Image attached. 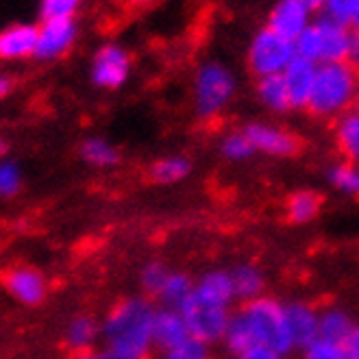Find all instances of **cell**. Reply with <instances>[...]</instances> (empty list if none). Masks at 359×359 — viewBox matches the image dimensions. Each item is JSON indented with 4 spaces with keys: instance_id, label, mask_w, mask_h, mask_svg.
<instances>
[{
    "instance_id": "6da1fadb",
    "label": "cell",
    "mask_w": 359,
    "mask_h": 359,
    "mask_svg": "<svg viewBox=\"0 0 359 359\" xmlns=\"http://www.w3.org/2000/svg\"><path fill=\"white\" fill-rule=\"evenodd\" d=\"M157 307L146 297L118 301L100 323V340L118 359H151L155 348L153 323Z\"/></svg>"
},
{
    "instance_id": "7a4b0ae2",
    "label": "cell",
    "mask_w": 359,
    "mask_h": 359,
    "mask_svg": "<svg viewBox=\"0 0 359 359\" xmlns=\"http://www.w3.org/2000/svg\"><path fill=\"white\" fill-rule=\"evenodd\" d=\"M359 72L346 61L323 63L316 70L313 90L307 102V111L320 120H337L355 109Z\"/></svg>"
},
{
    "instance_id": "3957f363",
    "label": "cell",
    "mask_w": 359,
    "mask_h": 359,
    "mask_svg": "<svg viewBox=\"0 0 359 359\" xmlns=\"http://www.w3.org/2000/svg\"><path fill=\"white\" fill-rule=\"evenodd\" d=\"M240 81L224 61H203L192 76V109L198 120H218L236 100Z\"/></svg>"
},
{
    "instance_id": "277c9868",
    "label": "cell",
    "mask_w": 359,
    "mask_h": 359,
    "mask_svg": "<svg viewBox=\"0 0 359 359\" xmlns=\"http://www.w3.org/2000/svg\"><path fill=\"white\" fill-rule=\"evenodd\" d=\"M238 309L246 318L255 344L270 346L283 355H290L297 348L292 340L290 327H287V318H285V303L264 294V297L255 301L242 303V307Z\"/></svg>"
},
{
    "instance_id": "5b68a950",
    "label": "cell",
    "mask_w": 359,
    "mask_h": 359,
    "mask_svg": "<svg viewBox=\"0 0 359 359\" xmlns=\"http://www.w3.org/2000/svg\"><path fill=\"white\" fill-rule=\"evenodd\" d=\"M351 29L323 13L313 18L309 29L294 41V46H297L299 57L313 61L316 66L346 61L351 48Z\"/></svg>"
},
{
    "instance_id": "8992f818",
    "label": "cell",
    "mask_w": 359,
    "mask_h": 359,
    "mask_svg": "<svg viewBox=\"0 0 359 359\" xmlns=\"http://www.w3.org/2000/svg\"><path fill=\"white\" fill-rule=\"evenodd\" d=\"M297 59L294 41L277 35L268 27L259 29L246 46V68L255 79L279 76Z\"/></svg>"
},
{
    "instance_id": "52a82bcc",
    "label": "cell",
    "mask_w": 359,
    "mask_h": 359,
    "mask_svg": "<svg viewBox=\"0 0 359 359\" xmlns=\"http://www.w3.org/2000/svg\"><path fill=\"white\" fill-rule=\"evenodd\" d=\"M133 57L118 41H104L100 44L90 61V81L92 86L104 92L122 90L131 79Z\"/></svg>"
},
{
    "instance_id": "ba28073f",
    "label": "cell",
    "mask_w": 359,
    "mask_h": 359,
    "mask_svg": "<svg viewBox=\"0 0 359 359\" xmlns=\"http://www.w3.org/2000/svg\"><path fill=\"white\" fill-rule=\"evenodd\" d=\"M181 313L185 318L189 335L196 337V340H201L209 346L220 344L224 340L229 318H231V309L214 307V305L203 303V301L192 297L181 307Z\"/></svg>"
},
{
    "instance_id": "9c48e42d",
    "label": "cell",
    "mask_w": 359,
    "mask_h": 359,
    "mask_svg": "<svg viewBox=\"0 0 359 359\" xmlns=\"http://www.w3.org/2000/svg\"><path fill=\"white\" fill-rule=\"evenodd\" d=\"M244 133L248 135L255 153L264 157L287 159L301 151V140L297 137V133H292L281 124L255 120L244 126Z\"/></svg>"
},
{
    "instance_id": "30bf717a",
    "label": "cell",
    "mask_w": 359,
    "mask_h": 359,
    "mask_svg": "<svg viewBox=\"0 0 359 359\" xmlns=\"http://www.w3.org/2000/svg\"><path fill=\"white\" fill-rule=\"evenodd\" d=\"M79 39V25L74 18H50L37 25V61H57L66 57Z\"/></svg>"
},
{
    "instance_id": "8fae6325",
    "label": "cell",
    "mask_w": 359,
    "mask_h": 359,
    "mask_svg": "<svg viewBox=\"0 0 359 359\" xmlns=\"http://www.w3.org/2000/svg\"><path fill=\"white\" fill-rule=\"evenodd\" d=\"M3 287L15 303L25 307H37L48 297V279L33 266H11L3 274Z\"/></svg>"
},
{
    "instance_id": "7c38bea8",
    "label": "cell",
    "mask_w": 359,
    "mask_h": 359,
    "mask_svg": "<svg viewBox=\"0 0 359 359\" xmlns=\"http://www.w3.org/2000/svg\"><path fill=\"white\" fill-rule=\"evenodd\" d=\"M311 22L313 11L301 0H274L268 11L266 27L290 41H297Z\"/></svg>"
},
{
    "instance_id": "4fadbf2b",
    "label": "cell",
    "mask_w": 359,
    "mask_h": 359,
    "mask_svg": "<svg viewBox=\"0 0 359 359\" xmlns=\"http://www.w3.org/2000/svg\"><path fill=\"white\" fill-rule=\"evenodd\" d=\"M194 299L209 303L214 307L231 309L233 303L238 301L231 272L222 270V268H211V270L203 272L194 281Z\"/></svg>"
},
{
    "instance_id": "5bb4252c",
    "label": "cell",
    "mask_w": 359,
    "mask_h": 359,
    "mask_svg": "<svg viewBox=\"0 0 359 359\" xmlns=\"http://www.w3.org/2000/svg\"><path fill=\"white\" fill-rule=\"evenodd\" d=\"M285 318L297 348H305L320 337V309H316L307 301L285 303Z\"/></svg>"
},
{
    "instance_id": "9a60e30c",
    "label": "cell",
    "mask_w": 359,
    "mask_h": 359,
    "mask_svg": "<svg viewBox=\"0 0 359 359\" xmlns=\"http://www.w3.org/2000/svg\"><path fill=\"white\" fill-rule=\"evenodd\" d=\"M316 70H318V66H316L313 61L297 55V59H294L281 74L287 88V94H290L292 109H307V102L313 90V81H316Z\"/></svg>"
},
{
    "instance_id": "2e32d148",
    "label": "cell",
    "mask_w": 359,
    "mask_h": 359,
    "mask_svg": "<svg viewBox=\"0 0 359 359\" xmlns=\"http://www.w3.org/2000/svg\"><path fill=\"white\" fill-rule=\"evenodd\" d=\"M37 48V25H11L0 31V59L22 61L35 57Z\"/></svg>"
},
{
    "instance_id": "e0dca14e",
    "label": "cell",
    "mask_w": 359,
    "mask_h": 359,
    "mask_svg": "<svg viewBox=\"0 0 359 359\" xmlns=\"http://www.w3.org/2000/svg\"><path fill=\"white\" fill-rule=\"evenodd\" d=\"M189 337L187 325L181 309H172V307H157L155 311V323H153V340H155V348L168 351L177 344H181L183 340Z\"/></svg>"
},
{
    "instance_id": "ac0fdd59",
    "label": "cell",
    "mask_w": 359,
    "mask_h": 359,
    "mask_svg": "<svg viewBox=\"0 0 359 359\" xmlns=\"http://www.w3.org/2000/svg\"><path fill=\"white\" fill-rule=\"evenodd\" d=\"M98 340H100V323L88 313L74 316V318L68 320L66 329H63V344L74 355L94 351Z\"/></svg>"
},
{
    "instance_id": "d6986e66",
    "label": "cell",
    "mask_w": 359,
    "mask_h": 359,
    "mask_svg": "<svg viewBox=\"0 0 359 359\" xmlns=\"http://www.w3.org/2000/svg\"><path fill=\"white\" fill-rule=\"evenodd\" d=\"M323 211V196L313 189H297L283 203V216L294 226L311 224Z\"/></svg>"
},
{
    "instance_id": "ffe728a7",
    "label": "cell",
    "mask_w": 359,
    "mask_h": 359,
    "mask_svg": "<svg viewBox=\"0 0 359 359\" xmlns=\"http://www.w3.org/2000/svg\"><path fill=\"white\" fill-rule=\"evenodd\" d=\"M229 272H231V279H233L238 301L248 303V301H255V299L264 297L266 274L255 262H242L231 268Z\"/></svg>"
},
{
    "instance_id": "44dd1931",
    "label": "cell",
    "mask_w": 359,
    "mask_h": 359,
    "mask_svg": "<svg viewBox=\"0 0 359 359\" xmlns=\"http://www.w3.org/2000/svg\"><path fill=\"white\" fill-rule=\"evenodd\" d=\"M333 142L335 149L346 161L359 163V111L351 109L333 120Z\"/></svg>"
},
{
    "instance_id": "7402d4cb",
    "label": "cell",
    "mask_w": 359,
    "mask_h": 359,
    "mask_svg": "<svg viewBox=\"0 0 359 359\" xmlns=\"http://www.w3.org/2000/svg\"><path fill=\"white\" fill-rule=\"evenodd\" d=\"M79 155L88 165L98 168V170H109V168L120 163L118 146L100 135H92V137L83 140L79 146Z\"/></svg>"
},
{
    "instance_id": "603a6c76",
    "label": "cell",
    "mask_w": 359,
    "mask_h": 359,
    "mask_svg": "<svg viewBox=\"0 0 359 359\" xmlns=\"http://www.w3.org/2000/svg\"><path fill=\"white\" fill-rule=\"evenodd\" d=\"M255 96L259 100V104L270 111V114H287L292 111V102H290V94L283 83V76H266V79H257L255 86Z\"/></svg>"
},
{
    "instance_id": "cb8c5ba5",
    "label": "cell",
    "mask_w": 359,
    "mask_h": 359,
    "mask_svg": "<svg viewBox=\"0 0 359 359\" xmlns=\"http://www.w3.org/2000/svg\"><path fill=\"white\" fill-rule=\"evenodd\" d=\"M355 325L357 323L344 307L329 305L320 309V337H325V340L344 344L351 331L355 329Z\"/></svg>"
},
{
    "instance_id": "d4e9b609",
    "label": "cell",
    "mask_w": 359,
    "mask_h": 359,
    "mask_svg": "<svg viewBox=\"0 0 359 359\" xmlns=\"http://www.w3.org/2000/svg\"><path fill=\"white\" fill-rule=\"evenodd\" d=\"M192 297H194V279L179 270H170L161 292L157 294L161 307H172V309H181Z\"/></svg>"
},
{
    "instance_id": "484cf974",
    "label": "cell",
    "mask_w": 359,
    "mask_h": 359,
    "mask_svg": "<svg viewBox=\"0 0 359 359\" xmlns=\"http://www.w3.org/2000/svg\"><path fill=\"white\" fill-rule=\"evenodd\" d=\"M192 172V161H189L185 155H165L159 157L153 165H151V179L157 185H175L181 183L183 179L189 177Z\"/></svg>"
},
{
    "instance_id": "4316f807",
    "label": "cell",
    "mask_w": 359,
    "mask_h": 359,
    "mask_svg": "<svg viewBox=\"0 0 359 359\" xmlns=\"http://www.w3.org/2000/svg\"><path fill=\"white\" fill-rule=\"evenodd\" d=\"M327 179L335 192L348 198H359V163L357 161H337L329 168Z\"/></svg>"
},
{
    "instance_id": "83f0119b",
    "label": "cell",
    "mask_w": 359,
    "mask_h": 359,
    "mask_svg": "<svg viewBox=\"0 0 359 359\" xmlns=\"http://www.w3.org/2000/svg\"><path fill=\"white\" fill-rule=\"evenodd\" d=\"M222 344L229 351V355H233V357H240L244 351H248L250 346H255V340H252V333L248 329V323H246V318L242 316L240 309L231 311L229 327H226Z\"/></svg>"
},
{
    "instance_id": "f1b7e54d",
    "label": "cell",
    "mask_w": 359,
    "mask_h": 359,
    "mask_svg": "<svg viewBox=\"0 0 359 359\" xmlns=\"http://www.w3.org/2000/svg\"><path fill=\"white\" fill-rule=\"evenodd\" d=\"M220 153L224 159L233 161V163H242L248 161L250 157H255V149L248 140V135L244 133V129L238 131H229L222 140H220Z\"/></svg>"
},
{
    "instance_id": "f546056e",
    "label": "cell",
    "mask_w": 359,
    "mask_h": 359,
    "mask_svg": "<svg viewBox=\"0 0 359 359\" xmlns=\"http://www.w3.org/2000/svg\"><path fill=\"white\" fill-rule=\"evenodd\" d=\"M323 13L346 29H359V0H327Z\"/></svg>"
},
{
    "instance_id": "4dcf8cb0",
    "label": "cell",
    "mask_w": 359,
    "mask_h": 359,
    "mask_svg": "<svg viewBox=\"0 0 359 359\" xmlns=\"http://www.w3.org/2000/svg\"><path fill=\"white\" fill-rule=\"evenodd\" d=\"M22 168L13 159H0V198L9 201L22 192Z\"/></svg>"
},
{
    "instance_id": "1f68e13d",
    "label": "cell",
    "mask_w": 359,
    "mask_h": 359,
    "mask_svg": "<svg viewBox=\"0 0 359 359\" xmlns=\"http://www.w3.org/2000/svg\"><path fill=\"white\" fill-rule=\"evenodd\" d=\"M159 359H214V355H211L209 344H205V342L189 335L187 340H183L181 344L168 348V351H161Z\"/></svg>"
},
{
    "instance_id": "d6a6232c",
    "label": "cell",
    "mask_w": 359,
    "mask_h": 359,
    "mask_svg": "<svg viewBox=\"0 0 359 359\" xmlns=\"http://www.w3.org/2000/svg\"><path fill=\"white\" fill-rule=\"evenodd\" d=\"M168 274H170V268H168L163 262H149L140 270V285L146 294L157 297L168 279Z\"/></svg>"
},
{
    "instance_id": "836d02e7",
    "label": "cell",
    "mask_w": 359,
    "mask_h": 359,
    "mask_svg": "<svg viewBox=\"0 0 359 359\" xmlns=\"http://www.w3.org/2000/svg\"><path fill=\"white\" fill-rule=\"evenodd\" d=\"M301 359H348V355L342 342L318 337V340H313L311 344L301 348Z\"/></svg>"
},
{
    "instance_id": "e575fe53",
    "label": "cell",
    "mask_w": 359,
    "mask_h": 359,
    "mask_svg": "<svg viewBox=\"0 0 359 359\" xmlns=\"http://www.w3.org/2000/svg\"><path fill=\"white\" fill-rule=\"evenodd\" d=\"M81 7V0H39L41 20L50 18H74Z\"/></svg>"
},
{
    "instance_id": "d590c367",
    "label": "cell",
    "mask_w": 359,
    "mask_h": 359,
    "mask_svg": "<svg viewBox=\"0 0 359 359\" xmlns=\"http://www.w3.org/2000/svg\"><path fill=\"white\" fill-rule=\"evenodd\" d=\"M287 355L279 353V351H274L270 346H264V344H255V346H250L248 351H244L238 359H285Z\"/></svg>"
},
{
    "instance_id": "8d00e7d4",
    "label": "cell",
    "mask_w": 359,
    "mask_h": 359,
    "mask_svg": "<svg viewBox=\"0 0 359 359\" xmlns=\"http://www.w3.org/2000/svg\"><path fill=\"white\" fill-rule=\"evenodd\" d=\"M346 63L359 72V29H355L351 33V48H348V57H346Z\"/></svg>"
},
{
    "instance_id": "74e56055",
    "label": "cell",
    "mask_w": 359,
    "mask_h": 359,
    "mask_svg": "<svg viewBox=\"0 0 359 359\" xmlns=\"http://www.w3.org/2000/svg\"><path fill=\"white\" fill-rule=\"evenodd\" d=\"M344 348H346L348 359H359V323L355 325V329H353L351 335L346 337Z\"/></svg>"
},
{
    "instance_id": "f35d334b",
    "label": "cell",
    "mask_w": 359,
    "mask_h": 359,
    "mask_svg": "<svg viewBox=\"0 0 359 359\" xmlns=\"http://www.w3.org/2000/svg\"><path fill=\"white\" fill-rule=\"evenodd\" d=\"M72 359H118V357L114 353H109L107 348H94V351H88V353H79Z\"/></svg>"
},
{
    "instance_id": "ab89813d",
    "label": "cell",
    "mask_w": 359,
    "mask_h": 359,
    "mask_svg": "<svg viewBox=\"0 0 359 359\" xmlns=\"http://www.w3.org/2000/svg\"><path fill=\"white\" fill-rule=\"evenodd\" d=\"M13 92V79L5 72H0V100L7 98Z\"/></svg>"
},
{
    "instance_id": "60d3db41",
    "label": "cell",
    "mask_w": 359,
    "mask_h": 359,
    "mask_svg": "<svg viewBox=\"0 0 359 359\" xmlns=\"http://www.w3.org/2000/svg\"><path fill=\"white\" fill-rule=\"evenodd\" d=\"M124 3L129 7H133V9H149V7L157 5L159 0H124Z\"/></svg>"
},
{
    "instance_id": "b9f144b4",
    "label": "cell",
    "mask_w": 359,
    "mask_h": 359,
    "mask_svg": "<svg viewBox=\"0 0 359 359\" xmlns=\"http://www.w3.org/2000/svg\"><path fill=\"white\" fill-rule=\"evenodd\" d=\"M301 3H305L311 11H323L325 5H327V0H301Z\"/></svg>"
},
{
    "instance_id": "7bdbcfd3",
    "label": "cell",
    "mask_w": 359,
    "mask_h": 359,
    "mask_svg": "<svg viewBox=\"0 0 359 359\" xmlns=\"http://www.w3.org/2000/svg\"><path fill=\"white\" fill-rule=\"evenodd\" d=\"M7 151H9V142H7V137L0 135V159L7 157Z\"/></svg>"
},
{
    "instance_id": "ee69618b",
    "label": "cell",
    "mask_w": 359,
    "mask_h": 359,
    "mask_svg": "<svg viewBox=\"0 0 359 359\" xmlns=\"http://www.w3.org/2000/svg\"><path fill=\"white\" fill-rule=\"evenodd\" d=\"M355 109L359 111V86H357V98H355Z\"/></svg>"
},
{
    "instance_id": "f6af8a7d",
    "label": "cell",
    "mask_w": 359,
    "mask_h": 359,
    "mask_svg": "<svg viewBox=\"0 0 359 359\" xmlns=\"http://www.w3.org/2000/svg\"><path fill=\"white\" fill-rule=\"evenodd\" d=\"M222 359H238V357H233V355H229V357H222Z\"/></svg>"
}]
</instances>
